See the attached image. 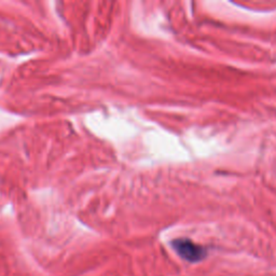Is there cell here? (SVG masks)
Instances as JSON below:
<instances>
[{"mask_svg": "<svg viewBox=\"0 0 276 276\" xmlns=\"http://www.w3.org/2000/svg\"><path fill=\"white\" fill-rule=\"evenodd\" d=\"M172 248L175 249L179 257L188 262L202 261L207 255V250L203 246L194 243L188 239H177L172 242Z\"/></svg>", "mask_w": 276, "mask_h": 276, "instance_id": "obj_1", "label": "cell"}]
</instances>
